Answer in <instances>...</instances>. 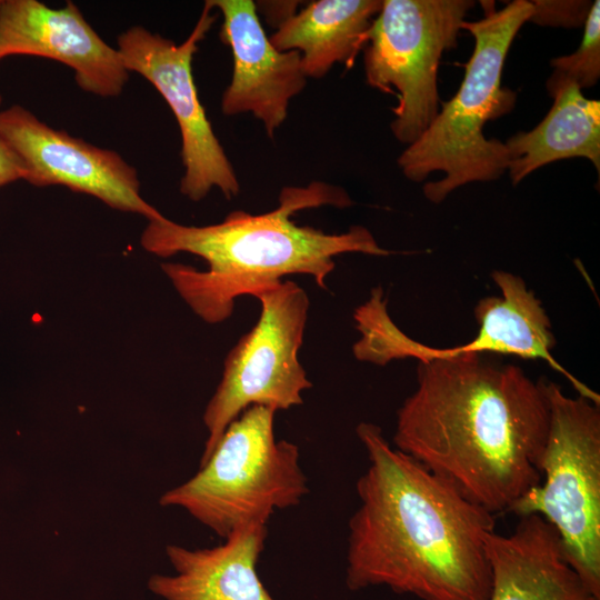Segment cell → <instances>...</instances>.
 Returning <instances> with one entry per match:
<instances>
[{
  "label": "cell",
  "instance_id": "7402d4cb",
  "mask_svg": "<svg viewBox=\"0 0 600 600\" xmlns=\"http://www.w3.org/2000/svg\"><path fill=\"white\" fill-rule=\"evenodd\" d=\"M1 100H2V98H1V94H0V104H1Z\"/></svg>",
  "mask_w": 600,
  "mask_h": 600
},
{
  "label": "cell",
  "instance_id": "277c9868",
  "mask_svg": "<svg viewBox=\"0 0 600 600\" xmlns=\"http://www.w3.org/2000/svg\"><path fill=\"white\" fill-rule=\"evenodd\" d=\"M487 3L482 19L462 23L474 39V49L459 90L398 158L403 176L413 182H422L434 171L444 173L442 179L423 184L424 197L433 203L464 184L497 180L508 169L504 143L487 139L482 130L486 122L510 112L516 104V92L502 87L501 74L532 4L513 0L496 10L493 2Z\"/></svg>",
  "mask_w": 600,
  "mask_h": 600
},
{
  "label": "cell",
  "instance_id": "3957f363",
  "mask_svg": "<svg viewBox=\"0 0 600 600\" xmlns=\"http://www.w3.org/2000/svg\"><path fill=\"white\" fill-rule=\"evenodd\" d=\"M352 203L342 188L313 181L307 187H284L278 207L261 214L234 210L221 222L201 227L160 214L148 220L140 242L158 257L186 252L207 262L208 269L202 271L178 262L161 268L191 310L213 324L231 317L238 297L251 296L258 287L284 276L308 274L326 289L334 257L351 252L389 256L366 227L352 226L332 234L292 220L303 209Z\"/></svg>",
  "mask_w": 600,
  "mask_h": 600
},
{
  "label": "cell",
  "instance_id": "7a4b0ae2",
  "mask_svg": "<svg viewBox=\"0 0 600 600\" xmlns=\"http://www.w3.org/2000/svg\"><path fill=\"white\" fill-rule=\"evenodd\" d=\"M369 466L348 527L350 590L386 586L421 600H489L484 537L494 514L392 448L371 422L356 428Z\"/></svg>",
  "mask_w": 600,
  "mask_h": 600
},
{
  "label": "cell",
  "instance_id": "4fadbf2b",
  "mask_svg": "<svg viewBox=\"0 0 600 600\" xmlns=\"http://www.w3.org/2000/svg\"><path fill=\"white\" fill-rule=\"evenodd\" d=\"M207 2L222 14L219 36L233 57L232 78L221 98L222 113H252L272 139L287 119L291 99L307 84L301 56L274 48L253 1Z\"/></svg>",
  "mask_w": 600,
  "mask_h": 600
},
{
  "label": "cell",
  "instance_id": "6da1fadb",
  "mask_svg": "<svg viewBox=\"0 0 600 600\" xmlns=\"http://www.w3.org/2000/svg\"><path fill=\"white\" fill-rule=\"evenodd\" d=\"M417 383L397 413L396 449L492 514L541 484L546 381L460 354L420 362Z\"/></svg>",
  "mask_w": 600,
  "mask_h": 600
},
{
  "label": "cell",
  "instance_id": "7c38bea8",
  "mask_svg": "<svg viewBox=\"0 0 600 600\" xmlns=\"http://www.w3.org/2000/svg\"><path fill=\"white\" fill-rule=\"evenodd\" d=\"M12 54L62 62L82 90L100 97L119 96L129 79L119 50L100 38L71 1L59 9L37 0L1 1L0 60Z\"/></svg>",
  "mask_w": 600,
  "mask_h": 600
},
{
  "label": "cell",
  "instance_id": "5b68a950",
  "mask_svg": "<svg viewBox=\"0 0 600 600\" xmlns=\"http://www.w3.org/2000/svg\"><path fill=\"white\" fill-rule=\"evenodd\" d=\"M276 411L251 406L224 430L199 471L164 492L163 507H180L219 537L239 527L268 524L277 510L309 492L299 448L274 437Z\"/></svg>",
  "mask_w": 600,
  "mask_h": 600
},
{
  "label": "cell",
  "instance_id": "5bb4252c",
  "mask_svg": "<svg viewBox=\"0 0 600 600\" xmlns=\"http://www.w3.org/2000/svg\"><path fill=\"white\" fill-rule=\"evenodd\" d=\"M491 568L489 600H600L569 562L554 527L539 514L520 517L510 534L484 537Z\"/></svg>",
  "mask_w": 600,
  "mask_h": 600
},
{
  "label": "cell",
  "instance_id": "ba28073f",
  "mask_svg": "<svg viewBox=\"0 0 600 600\" xmlns=\"http://www.w3.org/2000/svg\"><path fill=\"white\" fill-rule=\"evenodd\" d=\"M258 322L228 352L221 380L203 412L208 431L203 464L227 427L251 406L287 410L302 404L312 387L298 353L308 320L309 298L286 280L258 287Z\"/></svg>",
  "mask_w": 600,
  "mask_h": 600
},
{
  "label": "cell",
  "instance_id": "44dd1931",
  "mask_svg": "<svg viewBox=\"0 0 600 600\" xmlns=\"http://www.w3.org/2000/svg\"><path fill=\"white\" fill-rule=\"evenodd\" d=\"M299 1H259L254 2L257 10L263 13L267 21L278 28L297 12Z\"/></svg>",
  "mask_w": 600,
  "mask_h": 600
},
{
  "label": "cell",
  "instance_id": "8fae6325",
  "mask_svg": "<svg viewBox=\"0 0 600 600\" xmlns=\"http://www.w3.org/2000/svg\"><path fill=\"white\" fill-rule=\"evenodd\" d=\"M0 137L33 186H64L148 220L161 214L141 197L137 170L120 154L53 129L19 104L0 112Z\"/></svg>",
  "mask_w": 600,
  "mask_h": 600
},
{
  "label": "cell",
  "instance_id": "ac0fdd59",
  "mask_svg": "<svg viewBox=\"0 0 600 600\" xmlns=\"http://www.w3.org/2000/svg\"><path fill=\"white\" fill-rule=\"evenodd\" d=\"M553 68L547 80L551 98L563 89L576 86L580 90L593 87L600 78V1L592 3L584 22L580 47L571 54L550 61Z\"/></svg>",
  "mask_w": 600,
  "mask_h": 600
},
{
  "label": "cell",
  "instance_id": "9a60e30c",
  "mask_svg": "<svg viewBox=\"0 0 600 600\" xmlns=\"http://www.w3.org/2000/svg\"><path fill=\"white\" fill-rule=\"evenodd\" d=\"M267 536L266 524L251 523L217 547L169 544L166 553L176 574H154L148 587L166 600H274L257 572Z\"/></svg>",
  "mask_w": 600,
  "mask_h": 600
},
{
  "label": "cell",
  "instance_id": "2e32d148",
  "mask_svg": "<svg viewBox=\"0 0 600 600\" xmlns=\"http://www.w3.org/2000/svg\"><path fill=\"white\" fill-rule=\"evenodd\" d=\"M381 7V0H317L279 26L270 41L280 51L299 52L307 78H322L336 63L352 66Z\"/></svg>",
  "mask_w": 600,
  "mask_h": 600
},
{
  "label": "cell",
  "instance_id": "e0dca14e",
  "mask_svg": "<svg viewBox=\"0 0 600 600\" xmlns=\"http://www.w3.org/2000/svg\"><path fill=\"white\" fill-rule=\"evenodd\" d=\"M542 121L520 131L504 146L508 169L516 186L534 170L557 160L582 157L600 170V102L571 86L553 98Z\"/></svg>",
  "mask_w": 600,
  "mask_h": 600
},
{
  "label": "cell",
  "instance_id": "52a82bcc",
  "mask_svg": "<svg viewBox=\"0 0 600 600\" xmlns=\"http://www.w3.org/2000/svg\"><path fill=\"white\" fill-rule=\"evenodd\" d=\"M470 0H382L366 33L368 84L396 94L390 128L398 141L413 143L439 112L438 69L457 47Z\"/></svg>",
  "mask_w": 600,
  "mask_h": 600
},
{
  "label": "cell",
  "instance_id": "ffe728a7",
  "mask_svg": "<svg viewBox=\"0 0 600 600\" xmlns=\"http://www.w3.org/2000/svg\"><path fill=\"white\" fill-rule=\"evenodd\" d=\"M26 170L18 156L0 137V188L18 180H24Z\"/></svg>",
  "mask_w": 600,
  "mask_h": 600
},
{
  "label": "cell",
  "instance_id": "8992f818",
  "mask_svg": "<svg viewBox=\"0 0 600 600\" xmlns=\"http://www.w3.org/2000/svg\"><path fill=\"white\" fill-rule=\"evenodd\" d=\"M550 421L540 459L542 482L509 512L539 514L558 531L566 556L600 598V411L546 381Z\"/></svg>",
  "mask_w": 600,
  "mask_h": 600
},
{
  "label": "cell",
  "instance_id": "d6986e66",
  "mask_svg": "<svg viewBox=\"0 0 600 600\" xmlns=\"http://www.w3.org/2000/svg\"><path fill=\"white\" fill-rule=\"evenodd\" d=\"M530 22L541 26L579 27L584 24L592 3L580 0H533Z\"/></svg>",
  "mask_w": 600,
  "mask_h": 600
},
{
  "label": "cell",
  "instance_id": "30bf717a",
  "mask_svg": "<svg viewBox=\"0 0 600 600\" xmlns=\"http://www.w3.org/2000/svg\"><path fill=\"white\" fill-rule=\"evenodd\" d=\"M213 10L206 1L194 28L180 44L139 26L118 38V50L127 70L151 82L174 114L184 168L180 192L191 201L204 199L213 188L228 200L240 192L234 169L213 132L192 74L198 44L217 19Z\"/></svg>",
  "mask_w": 600,
  "mask_h": 600
},
{
  "label": "cell",
  "instance_id": "603a6c76",
  "mask_svg": "<svg viewBox=\"0 0 600 600\" xmlns=\"http://www.w3.org/2000/svg\"><path fill=\"white\" fill-rule=\"evenodd\" d=\"M0 4H1V0H0Z\"/></svg>",
  "mask_w": 600,
  "mask_h": 600
},
{
  "label": "cell",
  "instance_id": "9c48e42d",
  "mask_svg": "<svg viewBox=\"0 0 600 600\" xmlns=\"http://www.w3.org/2000/svg\"><path fill=\"white\" fill-rule=\"evenodd\" d=\"M491 277L502 296L479 300L474 309L479 331L473 340L447 348L424 346L403 333L388 313L383 292L373 289L369 299L353 313L356 329L360 332L359 340L352 346L354 358L378 366L408 357L427 362L460 354H481L484 351L542 359L564 376L579 396L600 403L598 393L553 358L551 350L556 340L550 320L526 282L519 276L506 271H493Z\"/></svg>",
  "mask_w": 600,
  "mask_h": 600
}]
</instances>
